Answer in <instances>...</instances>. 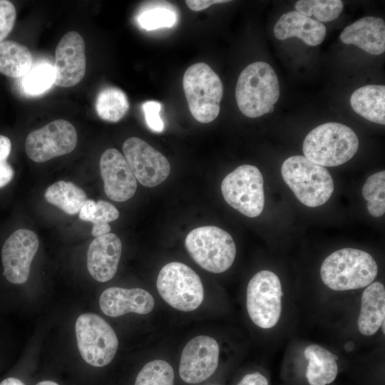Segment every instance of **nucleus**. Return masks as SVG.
Returning <instances> with one entry per match:
<instances>
[{
    "instance_id": "obj_1",
    "label": "nucleus",
    "mask_w": 385,
    "mask_h": 385,
    "mask_svg": "<svg viewBox=\"0 0 385 385\" xmlns=\"http://www.w3.org/2000/svg\"><path fill=\"white\" fill-rule=\"evenodd\" d=\"M378 266L368 252L354 248L338 250L325 258L320 268L323 283L334 291L361 289L371 284Z\"/></svg>"
},
{
    "instance_id": "obj_2",
    "label": "nucleus",
    "mask_w": 385,
    "mask_h": 385,
    "mask_svg": "<svg viewBox=\"0 0 385 385\" xmlns=\"http://www.w3.org/2000/svg\"><path fill=\"white\" fill-rule=\"evenodd\" d=\"M279 97V83L273 68L266 62H254L240 74L235 98L240 111L257 118L271 112Z\"/></svg>"
},
{
    "instance_id": "obj_3",
    "label": "nucleus",
    "mask_w": 385,
    "mask_h": 385,
    "mask_svg": "<svg viewBox=\"0 0 385 385\" xmlns=\"http://www.w3.org/2000/svg\"><path fill=\"white\" fill-rule=\"evenodd\" d=\"M359 139L352 129L339 123H326L305 137L302 150L308 160L323 167L345 163L356 154Z\"/></svg>"
},
{
    "instance_id": "obj_4",
    "label": "nucleus",
    "mask_w": 385,
    "mask_h": 385,
    "mask_svg": "<svg viewBox=\"0 0 385 385\" xmlns=\"http://www.w3.org/2000/svg\"><path fill=\"white\" fill-rule=\"evenodd\" d=\"M283 180L304 205L315 207L324 204L334 191L329 172L302 155H294L282 163Z\"/></svg>"
},
{
    "instance_id": "obj_5",
    "label": "nucleus",
    "mask_w": 385,
    "mask_h": 385,
    "mask_svg": "<svg viewBox=\"0 0 385 385\" xmlns=\"http://www.w3.org/2000/svg\"><path fill=\"white\" fill-rule=\"evenodd\" d=\"M183 86L189 110L197 121L207 123L218 116L223 86L210 66L200 62L188 67L183 76Z\"/></svg>"
},
{
    "instance_id": "obj_6",
    "label": "nucleus",
    "mask_w": 385,
    "mask_h": 385,
    "mask_svg": "<svg viewBox=\"0 0 385 385\" xmlns=\"http://www.w3.org/2000/svg\"><path fill=\"white\" fill-rule=\"evenodd\" d=\"M185 245L195 262L212 273L225 272L235 259L236 246L232 236L216 226L193 229L186 236Z\"/></svg>"
},
{
    "instance_id": "obj_7",
    "label": "nucleus",
    "mask_w": 385,
    "mask_h": 385,
    "mask_svg": "<svg viewBox=\"0 0 385 385\" xmlns=\"http://www.w3.org/2000/svg\"><path fill=\"white\" fill-rule=\"evenodd\" d=\"M156 286L164 301L180 311H193L204 299V289L198 274L179 262H172L162 267Z\"/></svg>"
},
{
    "instance_id": "obj_8",
    "label": "nucleus",
    "mask_w": 385,
    "mask_h": 385,
    "mask_svg": "<svg viewBox=\"0 0 385 385\" xmlns=\"http://www.w3.org/2000/svg\"><path fill=\"white\" fill-rule=\"evenodd\" d=\"M75 331L78 351L87 364L101 367L111 362L118 340L104 319L93 313L81 314L76 319Z\"/></svg>"
},
{
    "instance_id": "obj_9",
    "label": "nucleus",
    "mask_w": 385,
    "mask_h": 385,
    "mask_svg": "<svg viewBox=\"0 0 385 385\" xmlns=\"http://www.w3.org/2000/svg\"><path fill=\"white\" fill-rule=\"evenodd\" d=\"M283 292L278 276L262 270L250 280L246 293V306L252 322L262 329H271L279 322L282 313Z\"/></svg>"
},
{
    "instance_id": "obj_10",
    "label": "nucleus",
    "mask_w": 385,
    "mask_h": 385,
    "mask_svg": "<svg viewBox=\"0 0 385 385\" xmlns=\"http://www.w3.org/2000/svg\"><path fill=\"white\" fill-rule=\"evenodd\" d=\"M221 192L228 205L247 217H257L263 210V177L254 165H242L227 175Z\"/></svg>"
},
{
    "instance_id": "obj_11",
    "label": "nucleus",
    "mask_w": 385,
    "mask_h": 385,
    "mask_svg": "<svg viewBox=\"0 0 385 385\" xmlns=\"http://www.w3.org/2000/svg\"><path fill=\"white\" fill-rule=\"evenodd\" d=\"M77 138L73 124L58 119L31 132L26 138L25 149L31 160L43 163L72 152Z\"/></svg>"
},
{
    "instance_id": "obj_12",
    "label": "nucleus",
    "mask_w": 385,
    "mask_h": 385,
    "mask_svg": "<svg viewBox=\"0 0 385 385\" xmlns=\"http://www.w3.org/2000/svg\"><path fill=\"white\" fill-rule=\"evenodd\" d=\"M123 151L136 180L143 185L157 186L170 175L168 159L145 140L130 137L123 143Z\"/></svg>"
},
{
    "instance_id": "obj_13",
    "label": "nucleus",
    "mask_w": 385,
    "mask_h": 385,
    "mask_svg": "<svg viewBox=\"0 0 385 385\" xmlns=\"http://www.w3.org/2000/svg\"><path fill=\"white\" fill-rule=\"evenodd\" d=\"M38 245L36 234L26 229L16 230L6 239L1 249V262L7 281L16 284L27 281Z\"/></svg>"
},
{
    "instance_id": "obj_14",
    "label": "nucleus",
    "mask_w": 385,
    "mask_h": 385,
    "mask_svg": "<svg viewBox=\"0 0 385 385\" xmlns=\"http://www.w3.org/2000/svg\"><path fill=\"white\" fill-rule=\"evenodd\" d=\"M220 348L215 339L199 335L185 345L180 356L179 374L188 384L200 383L216 371Z\"/></svg>"
},
{
    "instance_id": "obj_15",
    "label": "nucleus",
    "mask_w": 385,
    "mask_h": 385,
    "mask_svg": "<svg viewBox=\"0 0 385 385\" xmlns=\"http://www.w3.org/2000/svg\"><path fill=\"white\" fill-rule=\"evenodd\" d=\"M86 69L85 43L76 31L66 33L58 42L55 53L54 84L71 87L84 77Z\"/></svg>"
},
{
    "instance_id": "obj_16",
    "label": "nucleus",
    "mask_w": 385,
    "mask_h": 385,
    "mask_svg": "<svg viewBox=\"0 0 385 385\" xmlns=\"http://www.w3.org/2000/svg\"><path fill=\"white\" fill-rule=\"evenodd\" d=\"M99 166L104 191L110 199L124 202L134 195L137 180L120 152L107 149L101 156Z\"/></svg>"
},
{
    "instance_id": "obj_17",
    "label": "nucleus",
    "mask_w": 385,
    "mask_h": 385,
    "mask_svg": "<svg viewBox=\"0 0 385 385\" xmlns=\"http://www.w3.org/2000/svg\"><path fill=\"white\" fill-rule=\"evenodd\" d=\"M122 252V243L114 233L96 237L87 252V268L98 282H106L115 274Z\"/></svg>"
},
{
    "instance_id": "obj_18",
    "label": "nucleus",
    "mask_w": 385,
    "mask_h": 385,
    "mask_svg": "<svg viewBox=\"0 0 385 385\" xmlns=\"http://www.w3.org/2000/svg\"><path fill=\"white\" fill-rule=\"evenodd\" d=\"M155 301L148 291L141 288L125 289L112 287L105 289L99 298L101 311L107 316L117 317L127 313H150Z\"/></svg>"
},
{
    "instance_id": "obj_19",
    "label": "nucleus",
    "mask_w": 385,
    "mask_h": 385,
    "mask_svg": "<svg viewBox=\"0 0 385 385\" xmlns=\"http://www.w3.org/2000/svg\"><path fill=\"white\" fill-rule=\"evenodd\" d=\"M345 44L358 46L372 55L385 51V23L381 18L366 16L347 26L339 36Z\"/></svg>"
},
{
    "instance_id": "obj_20",
    "label": "nucleus",
    "mask_w": 385,
    "mask_h": 385,
    "mask_svg": "<svg viewBox=\"0 0 385 385\" xmlns=\"http://www.w3.org/2000/svg\"><path fill=\"white\" fill-rule=\"evenodd\" d=\"M326 31L322 23L296 11L282 14L274 26V34L277 39L284 40L295 36L312 46L324 41Z\"/></svg>"
},
{
    "instance_id": "obj_21",
    "label": "nucleus",
    "mask_w": 385,
    "mask_h": 385,
    "mask_svg": "<svg viewBox=\"0 0 385 385\" xmlns=\"http://www.w3.org/2000/svg\"><path fill=\"white\" fill-rule=\"evenodd\" d=\"M385 321V287L379 282L366 287L361 294V307L357 319L359 332L372 336Z\"/></svg>"
},
{
    "instance_id": "obj_22",
    "label": "nucleus",
    "mask_w": 385,
    "mask_h": 385,
    "mask_svg": "<svg viewBox=\"0 0 385 385\" xmlns=\"http://www.w3.org/2000/svg\"><path fill=\"white\" fill-rule=\"evenodd\" d=\"M307 360L305 376L309 385H328L338 374V356L318 344H310L304 351Z\"/></svg>"
},
{
    "instance_id": "obj_23",
    "label": "nucleus",
    "mask_w": 385,
    "mask_h": 385,
    "mask_svg": "<svg viewBox=\"0 0 385 385\" xmlns=\"http://www.w3.org/2000/svg\"><path fill=\"white\" fill-rule=\"evenodd\" d=\"M350 104L357 114L373 123L385 124V86L366 85L351 94Z\"/></svg>"
},
{
    "instance_id": "obj_24",
    "label": "nucleus",
    "mask_w": 385,
    "mask_h": 385,
    "mask_svg": "<svg viewBox=\"0 0 385 385\" xmlns=\"http://www.w3.org/2000/svg\"><path fill=\"white\" fill-rule=\"evenodd\" d=\"M33 66L28 48L13 41L0 43V73L11 78L24 77Z\"/></svg>"
},
{
    "instance_id": "obj_25",
    "label": "nucleus",
    "mask_w": 385,
    "mask_h": 385,
    "mask_svg": "<svg viewBox=\"0 0 385 385\" xmlns=\"http://www.w3.org/2000/svg\"><path fill=\"white\" fill-rule=\"evenodd\" d=\"M46 200L68 215L78 212L87 200L84 190L71 182L58 181L48 187Z\"/></svg>"
},
{
    "instance_id": "obj_26",
    "label": "nucleus",
    "mask_w": 385,
    "mask_h": 385,
    "mask_svg": "<svg viewBox=\"0 0 385 385\" xmlns=\"http://www.w3.org/2000/svg\"><path fill=\"white\" fill-rule=\"evenodd\" d=\"M95 107L101 119L115 123L126 114L130 105L126 94L121 89L106 87L98 93Z\"/></svg>"
},
{
    "instance_id": "obj_27",
    "label": "nucleus",
    "mask_w": 385,
    "mask_h": 385,
    "mask_svg": "<svg viewBox=\"0 0 385 385\" xmlns=\"http://www.w3.org/2000/svg\"><path fill=\"white\" fill-rule=\"evenodd\" d=\"M296 11L307 17L314 16L319 22H328L338 18L344 4L340 0H299L295 3Z\"/></svg>"
},
{
    "instance_id": "obj_28",
    "label": "nucleus",
    "mask_w": 385,
    "mask_h": 385,
    "mask_svg": "<svg viewBox=\"0 0 385 385\" xmlns=\"http://www.w3.org/2000/svg\"><path fill=\"white\" fill-rule=\"evenodd\" d=\"M385 171H379L366 180L362 195L367 201V210L373 217H381L385 212Z\"/></svg>"
},
{
    "instance_id": "obj_29",
    "label": "nucleus",
    "mask_w": 385,
    "mask_h": 385,
    "mask_svg": "<svg viewBox=\"0 0 385 385\" xmlns=\"http://www.w3.org/2000/svg\"><path fill=\"white\" fill-rule=\"evenodd\" d=\"M174 371L171 365L163 359L147 363L138 373L135 385H174Z\"/></svg>"
},
{
    "instance_id": "obj_30",
    "label": "nucleus",
    "mask_w": 385,
    "mask_h": 385,
    "mask_svg": "<svg viewBox=\"0 0 385 385\" xmlns=\"http://www.w3.org/2000/svg\"><path fill=\"white\" fill-rule=\"evenodd\" d=\"M53 83H54L53 66L46 62L33 66L22 80L24 91L33 96L43 93Z\"/></svg>"
},
{
    "instance_id": "obj_31",
    "label": "nucleus",
    "mask_w": 385,
    "mask_h": 385,
    "mask_svg": "<svg viewBox=\"0 0 385 385\" xmlns=\"http://www.w3.org/2000/svg\"><path fill=\"white\" fill-rule=\"evenodd\" d=\"M137 21L141 28L148 31L170 28L176 24L177 14L166 7L148 8L139 14Z\"/></svg>"
},
{
    "instance_id": "obj_32",
    "label": "nucleus",
    "mask_w": 385,
    "mask_h": 385,
    "mask_svg": "<svg viewBox=\"0 0 385 385\" xmlns=\"http://www.w3.org/2000/svg\"><path fill=\"white\" fill-rule=\"evenodd\" d=\"M118 217L119 211L113 205L104 200H98L96 203V211L91 221L92 235L97 237L109 233L111 229L109 222Z\"/></svg>"
},
{
    "instance_id": "obj_33",
    "label": "nucleus",
    "mask_w": 385,
    "mask_h": 385,
    "mask_svg": "<svg viewBox=\"0 0 385 385\" xmlns=\"http://www.w3.org/2000/svg\"><path fill=\"white\" fill-rule=\"evenodd\" d=\"M16 17L14 5L9 1L0 0V43L11 31Z\"/></svg>"
},
{
    "instance_id": "obj_34",
    "label": "nucleus",
    "mask_w": 385,
    "mask_h": 385,
    "mask_svg": "<svg viewBox=\"0 0 385 385\" xmlns=\"http://www.w3.org/2000/svg\"><path fill=\"white\" fill-rule=\"evenodd\" d=\"M148 127L153 132L161 133L164 123L160 118L161 104L156 101H148L142 105Z\"/></svg>"
},
{
    "instance_id": "obj_35",
    "label": "nucleus",
    "mask_w": 385,
    "mask_h": 385,
    "mask_svg": "<svg viewBox=\"0 0 385 385\" xmlns=\"http://www.w3.org/2000/svg\"><path fill=\"white\" fill-rule=\"evenodd\" d=\"M237 385H269L265 376L258 371L246 374Z\"/></svg>"
},
{
    "instance_id": "obj_36",
    "label": "nucleus",
    "mask_w": 385,
    "mask_h": 385,
    "mask_svg": "<svg viewBox=\"0 0 385 385\" xmlns=\"http://www.w3.org/2000/svg\"><path fill=\"white\" fill-rule=\"evenodd\" d=\"M14 171L6 160L0 162V188L6 186L13 179Z\"/></svg>"
},
{
    "instance_id": "obj_37",
    "label": "nucleus",
    "mask_w": 385,
    "mask_h": 385,
    "mask_svg": "<svg viewBox=\"0 0 385 385\" xmlns=\"http://www.w3.org/2000/svg\"><path fill=\"white\" fill-rule=\"evenodd\" d=\"M96 202L91 199L86 200L79 211V218L83 221L91 222L96 211Z\"/></svg>"
},
{
    "instance_id": "obj_38",
    "label": "nucleus",
    "mask_w": 385,
    "mask_h": 385,
    "mask_svg": "<svg viewBox=\"0 0 385 385\" xmlns=\"http://www.w3.org/2000/svg\"><path fill=\"white\" fill-rule=\"evenodd\" d=\"M227 0H188L187 6L192 11H199L215 4L229 2Z\"/></svg>"
},
{
    "instance_id": "obj_39",
    "label": "nucleus",
    "mask_w": 385,
    "mask_h": 385,
    "mask_svg": "<svg viewBox=\"0 0 385 385\" xmlns=\"http://www.w3.org/2000/svg\"><path fill=\"white\" fill-rule=\"evenodd\" d=\"M11 150L10 139L3 135H0V162L6 160Z\"/></svg>"
},
{
    "instance_id": "obj_40",
    "label": "nucleus",
    "mask_w": 385,
    "mask_h": 385,
    "mask_svg": "<svg viewBox=\"0 0 385 385\" xmlns=\"http://www.w3.org/2000/svg\"><path fill=\"white\" fill-rule=\"evenodd\" d=\"M0 385H25V384L21 380L16 378L9 377L3 380L0 383Z\"/></svg>"
},
{
    "instance_id": "obj_41",
    "label": "nucleus",
    "mask_w": 385,
    "mask_h": 385,
    "mask_svg": "<svg viewBox=\"0 0 385 385\" xmlns=\"http://www.w3.org/2000/svg\"><path fill=\"white\" fill-rule=\"evenodd\" d=\"M36 385H59L56 382L52 381H43L39 383H38Z\"/></svg>"
}]
</instances>
